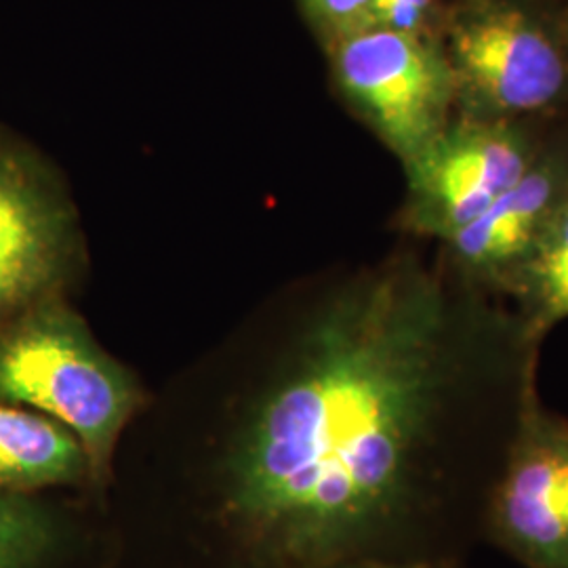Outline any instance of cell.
<instances>
[{
    "instance_id": "5bb4252c",
    "label": "cell",
    "mask_w": 568,
    "mask_h": 568,
    "mask_svg": "<svg viewBox=\"0 0 568 568\" xmlns=\"http://www.w3.org/2000/svg\"><path fill=\"white\" fill-rule=\"evenodd\" d=\"M333 568H462L448 567V565H432V562H405V560H382V558H365V560H352L339 567Z\"/></svg>"
},
{
    "instance_id": "52a82bcc",
    "label": "cell",
    "mask_w": 568,
    "mask_h": 568,
    "mask_svg": "<svg viewBox=\"0 0 568 568\" xmlns=\"http://www.w3.org/2000/svg\"><path fill=\"white\" fill-rule=\"evenodd\" d=\"M408 163L415 192L457 230L480 217L497 196L527 175L518 142L488 126L440 133Z\"/></svg>"
},
{
    "instance_id": "ba28073f",
    "label": "cell",
    "mask_w": 568,
    "mask_h": 568,
    "mask_svg": "<svg viewBox=\"0 0 568 568\" xmlns=\"http://www.w3.org/2000/svg\"><path fill=\"white\" fill-rule=\"evenodd\" d=\"M91 476L79 438L26 406L0 400V488L37 493Z\"/></svg>"
},
{
    "instance_id": "277c9868",
    "label": "cell",
    "mask_w": 568,
    "mask_h": 568,
    "mask_svg": "<svg viewBox=\"0 0 568 568\" xmlns=\"http://www.w3.org/2000/svg\"><path fill=\"white\" fill-rule=\"evenodd\" d=\"M335 74L405 161L443 133L450 72L415 32L368 28L345 37L335 47Z\"/></svg>"
},
{
    "instance_id": "8992f818",
    "label": "cell",
    "mask_w": 568,
    "mask_h": 568,
    "mask_svg": "<svg viewBox=\"0 0 568 568\" xmlns=\"http://www.w3.org/2000/svg\"><path fill=\"white\" fill-rule=\"evenodd\" d=\"M453 49L469 84L501 110H537L562 87L558 51L518 11L499 9L466 21Z\"/></svg>"
},
{
    "instance_id": "9c48e42d",
    "label": "cell",
    "mask_w": 568,
    "mask_h": 568,
    "mask_svg": "<svg viewBox=\"0 0 568 568\" xmlns=\"http://www.w3.org/2000/svg\"><path fill=\"white\" fill-rule=\"evenodd\" d=\"M549 196L551 175L546 171L528 173L497 196L480 217L457 230L459 251L476 262H497L520 253L530 243Z\"/></svg>"
},
{
    "instance_id": "7c38bea8",
    "label": "cell",
    "mask_w": 568,
    "mask_h": 568,
    "mask_svg": "<svg viewBox=\"0 0 568 568\" xmlns=\"http://www.w3.org/2000/svg\"><path fill=\"white\" fill-rule=\"evenodd\" d=\"M375 0H302L310 21L331 41H342L371 28Z\"/></svg>"
},
{
    "instance_id": "6da1fadb",
    "label": "cell",
    "mask_w": 568,
    "mask_h": 568,
    "mask_svg": "<svg viewBox=\"0 0 568 568\" xmlns=\"http://www.w3.org/2000/svg\"><path fill=\"white\" fill-rule=\"evenodd\" d=\"M474 363L434 281L398 267L349 286L232 445V523L283 568L384 560L392 541L459 567L516 432L474 424Z\"/></svg>"
},
{
    "instance_id": "5b68a950",
    "label": "cell",
    "mask_w": 568,
    "mask_h": 568,
    "mask_svg": "<svg viewBox=\"0 0 568 568\" xmlns=\"http://www.w3.org/2000/svg\"><path fill=\"white\" fill-rule=\"evenodd\" d=\"M485 537L528 568H568V426L527 396Z\"/></svg>"
},
{
    "instance_id": "3957f363",
    "label": "cell",
    "mask_w": 568,
    "mask_h": 568,
    "mask_svg": "<svg viewBox=\"0 0 568 568\" xmlns=\"http://www.w3.org/2000/svg\"><path fill=\"white\" fill-rule=\"evenodd\" d=\"M74 251V215L58 178L0 129V331L61 295Z\"/></svg>"
},
{
    "instance_id": "4fadbf2b",
    "label": "cell",
    "mask_w": 568,
    "mask_h": 568,
    "mask_svg": "<svg viewBox=\"0 0 568 568\" xmlns=\"http://www.w3.org/2000/svg\"><path fill=\"white\" fill-rule=\"evenodd\" d=\"M427 2L429 0H375L371 11V28L415 32L424 20Z\"/></svg>"
},
{
    "instance_id": "30bf717a",
    "label": "cell",
    "mask_w": 568,
    "mask_h": 568,
    "mask_svg": "<svg viewBox=\"0 0 568 568\" xmlns=\"http://www.w3.org/2000/svg\"><path fill=\"white\" fill-rule=\"evenodd\" d=\"M60 518L37 493L0 488V568H44L60 551Z\"/></svg>"
},
{
    "instance_id": "7a4b0ae2",
    "label": "cell",
    "mask_w": 568,
    "mask_h": 568,
    "mask_svg": "<svg viewBox=\"0 0 568 568\" xmlns=\"http://www.w3.org/2000/svg\"><path fill=\"white\" fill-rule=\"evenodd\" d=\"M0 400L70 429L87 453L91 476L102 480L140 394L55 295L0 331Z\"/></svg>"
},
{
    "instance_id": "8fae6325",
    "label": "cell",
    "mask_w": 568,
    "mask_h": 568,
    "mask_svg": "<svg viewBox=\"0 0 568 568\" xmlns=\"http://www.w3.org/2000/svg\"><path fill=\"white\" fill-rule=\"evenodd\" d=\"M537 286V326H549L568 316V209L549 225L532 265Z\"/></svg>"
}]
</instances>
